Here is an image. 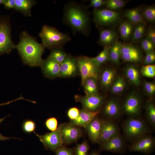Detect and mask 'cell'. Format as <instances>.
I'll use <instances>...</instances> for the list:
<instances>
[{
	"instance_id": "cell-35",
	"label": "cell",
	"mask_w": 155,
	"mask_h": 155,
	"mask_svg": "<svg viewBox=\"0 0 155 155\" xmlns=\"http://www.w3.org/2000/svg\"><path fill=\"white\" fill-rule=\"evenodd\" d=\"M141 74L143 76L153 78L155 76V65L154 64L146 65L142 66L141 69Z\"/></svg>"
},
{
	"instance_id": "cell-14",
	"label": "cell",
	"mask_w": 155,
	"mask_h": 155,
	"mask_svg": "<svg viewBox=\"0 0 155 155\" xmlns=\"http://www.w3.org/2000/svg\"><path fill=\"white\" fill-rule=\"evenodd\" d=\"M142 57L139 49L129 44H122L121 49V58L125 62L137 63L139 62Z\"/></svg>"
},
{
	"instance_id": "cell-7",
	"label": "cell",
	"mask_w": 155,
	"mask_h": 155,
	"mask_svg": "<svg viewBox=\"0 0 155 155\" xmlns=\"http://www.w3.org/2000/svg\"><path fill=\"white\" fill-rule=\"evenodd\" d=\"M61 124L58 126L55 131L47 133L43 135H39L34 133L39 138L46 149L55 151L60 147L63 146L61 132Z\"/></svg>"
},
{
	"instance_id": "cell-38",
	"label": "cell",
	"mask_w": 155,
	"mask_h": 155,
	"mask_svg": "<svg viewBox=\"0 0 155 155\" xmlns=\"http://www.w3.org/2000/svg\"><path fill=\"white\" fill-rule=\"evenodd\" d=\"M143 16L148 21L154 22L155 20V8L154 7H149L145 8L143 12Z\"/></svg>"
},
{
	"instance_id": "cell-6",
	"label": "cell",
	"mask_w": 155,
	"mask_h": 155,
	"mask_svg": "<svg viewBox=\"0 0 155 155\" xmlns=\"http://www.w3.org/2000/svg\"><path fill=\"white\" fill-rule=\"evenodd\" d=\"M16 49V45L12 41L10 26L6 17L0 18V56L10 53Z\"/></svg>"
},
{
	"instance_id": "cell-42",
	"label": "cell",
	"mask_w": 155,
	"mask_h": 155,
	"mask_svg": "<svg viewBox=\"0 0 155 155\" xmlns=\"http://www.w3.org/2000/svg\"><path fill=\"white\" fill-rule=\"evenodd\" d=\"M55 155H74L73 149L66 148L63 146L55 150Z\"/></svg>"
},
{
	"instance_id": "cell-47",
	"label": "cell",
	"mask_w": 155,
	"mask_h": 155,
	"mask_svg": "<svg viewBox=\"0 0 155 155\" xmlns=\"http://www.w3.org/2000/svg\"><path fill=\"white\" fill-rule=\"evenodd\" d=\"M15 0H6L3 4L5 7L7 9H14Z\"/></svg>"
},
{
	"instance_id": "cell-52",
	"label": "cell",
	"mask_w": 155,
	"mask_h": 155,
	"mask_svg": "<svg viewBox=\"0 0 155 155\" xmlns=\"http://www.w3.org/2000/svg\"><path fill=\"white\" fill-rule=\"evenodd\" d=\"M90 155H99L96 153H92Z\"/></svg>"
},
{
	"instance_id": "cell-1",
	"label": "cell",
	"mask_w": 155,
	"mask_h": 155,
	"mask_svg": "<svg viewBox=\"0 0 155 155\" xmlns=\"http://www.w3.org/2000/svg\"><path fill=\"white\" fill-rule=\"evenodd\" d=\"M16 45L23 63L31 67L40 66L44 48L26 32H22Z\"/></svg>"
},
{
	"instance_id": "cell-15",
	"label": "cell",
	"mask_w": 155,
	"mask_h": 155,
	"mask_svg": "<svg viewBox=\"0 0 155 155\" xmlns=\"http://www.w3.org/2000/svg\"><path fill=\"white\" fill-rule=\"evenodd\" d=\"M76 59L67 55L64 61L60 64L59 77L67 78L74 76L79 73Z\"/></svg>"
},
{
	"instance_id": "cell-51",
	"label": "cell",
	"mask_w": 155,
	"mask_h": 155,
	"mask_svg": "<svg viewBox=\"0 0 155 155\" xmlns=\"http://www.w3.org/2000/svg\"><path fill=\"white\" fill-rule=\"evenodd\" d=\"M6 0H0V5L3 4Z\"/></svg>"
},
{
	"instance_id": "cell-25",
	"label": "cell",
	"mask_w": 155,
	"mask_h": 155,
	"mask_svg": "<svg viewBox=\"0 0 155 155\" xmlns=\"http://www.w3.org/2000/svg\"><path fill=\"white\" fill-rule=\"evenodd\" d=\"M124 16L131 22L138 24H145L144 18L137 9L126 10L124 13Z\"/></svg>"
},
{
	"instance_id": "cell-41",
	"label": "cell",
	"mask_w": 155,
	"mask_h": 155,
	"mask_svg": "<svg viewBox=\"0 0 155 155\" xmlns=\"http://www.w3.org/2000/svg\"><path fill=\"white\" fill-rule=\"evenodd\" d=\"M143 86L145 92L148 95L152 96L154 95L155 92V84L154 82L145 81Z\"/></svg>"
},
{
	"instance_id": "cell-21",
	"label": "cell",
	"mask_w": 155,
	"mask_h": 155,
	"mask_svg": "<svg viewBox=\"0 0 155 155\" xmlns=\"http://www.w3.org/2000/svg\"><path fill=\"white\" fill-rule=\"evenodd\" d=\"M36 3L32 0H15L14 9L25 15L30 16L31 9Z\"/></svg>"
},
{
	"instance_id": "cell-11",
	"label": "cell",
	"mask_w": 155,
	"mask_h": 155,
	"mask_svg": "<svg viewBox=\"0 0 155 155\" xmlns=\"http://www.w3.org/2000/svg\"><path fill=\"white\" fill-rule=\"evenodd\" d=\"M155 140L147 134L133 141L129 148L130 152H137L145 154L150 152L154 148Z\"/></svg>"
},
{
	"instance_id": "cell-2",
	"label": "cell",
	"mask_w": 155,
	"mask_h": 155,
	"mask_svg": "<svg viewBox=\"0 0 155 155\" xmlns=\"http://www.w3.org/2000/svg\"><path fill=\"white\" fill-rule=\"evenodd\" d=\"M64 17L66 23L76 31L84 32L88 27L89 19L87 15L77 5L72 3L67 5Z\"/></svg>"
},
{
	"instance_id": "cell-31",
	"label": "cell",
	"mask_w": 155,
	"mask_h": 155,
	"mask_svg": "<svg viewBox=\"0 0 155 155\" xmlns=\"http://www.w3.org/2000/svg\"><path fill=\"white\" fill-rule=\"evenodd\" d=\"M97 80L93 78L87 79L83 85L86 94H92L98 93Z\"/></svg>"
},
{
	"instance_id": "cell-36",
	"label": "cell",
	"mask_w": 155,
	"mask_h": 155,
	"mask_svg": "<svg viewBox=\"0 0 155 155\" xmlns=\"http://www.w3.org/2000/svg\"><path fill=\"white\" fill-rule=\"evenodd\" d=\"M36 126V124L34 121L28 119L23 122L22 128L24 132L30 133L35 132Z\"/></svg>"
},
{
	"instance_id": "cell-17",
	"label": "cell",
	"mask_w": 155,
	"mask_h": 155,
	"mask_svg": "<svg viewBox=\"0 0 155 155\" xmlns=\"http://www.w3.org/2000/svg\"><path fill=\"white\" fill-rule=\"evenodd\" d=\"M100 112V110L96 111H91L83 108L80 110L78 117L74 120H71L69 123L77 127H82L85 128Z\"/></svg>"
},
{
	"instance_id": "cell-27",
	"label": "cell",
	"mask_w": 155,
	"mask_h": 155,
	"mask_svg": "<svg viewBox=\"0 0 155 155\" xmlns=\"http://www.w3.org/2000/svg\"><path fill=\"white\" fill-rule=\"evenodd\" d=\"M125 81L124 78L121 76L115 78L111 86V91L114 94L122 92L125 87Z\"/></svg>"
},
{
	"instance_id": "cell-33",
	"label": "cell",
	"mask_w": 155,
	"mask_h": 155,
	"mask_svg": "<svg viewBox=\"0 0 155 155\" xmlns=\"http://www.w3.org/2000/svg\"><path fill=\"white\" fill-rule=\"evenodd\" d=\"M125 4L122 0H108L106 1L105 5L107 9L114 11L123 7Z\"/></svg>"
},
{
	"instance_id": "cell-45",
	"label": "cell",
	"mask_w": 155,
	"mask_h": 155,
	"mask_svg": "<svg viewBox=\"0 0 155 155\" xmlns=\"http://www.w3.org/2000/svg\"><path fill=\"white\" fill-rule=\"evenodd\" d=\"M105 1H106L103 0H92L90 1L89 6L98 8L104 5Z\"/></svg>"
},
{
	"instance_id": "cell-48",
	"label": "cell",
	"mask_w": 155,
	"mask_h": 155,
	"mask_svg": "<svg viewBox=\"0 0 155 155\" xmlns=\"http://www.w3.org/2000/svg\"><path fill=\"white\" fill-rule=\"evenodd\" d=\"M25 100L28 101H29V100L25 99L22 96H21L17 98H16V99H15L13 100H12L9 101H8V102H7L5 103H0V106L5 105H7L9 104L12 102H13L15 101L18 100Z\"/></svg>"
},
{
	"instance_id": "cell-5",
	"label": "cell",
	"mask_w": 155,
	"mask_h": 155,
	"mask_svg": "<svg viewBox=\"0 0 155 155\" xmlns=\"http://www.w3.org/2000/svg\"><path fill=\"white\" fill-rule=\"evenodd\" d=\"M76 59L79 72L81 76L82 86L89 78H93L97 80L98 79L100 67L95 63L92 58L82 56Z\"/></svg>"
},
{
	"instance_id": "cell-50",
	"label": "cell",
	"mask_w": 155,
	"mask_h": 155,
	"mask_svg": "<svg viewBox=\"0 0 155 155\" xmlns=\"http://www.w3.org/2000/svg\"><path fill=\"white\" fill-rule=\"evenodd\" d=\"M9 115H8L6 117H5L2 118L0 119V124L4 120H5V119L7 117V116H8Z\"/></svg>"
},
{
	"instance_id": "cell-19",
	"label": "cell",
	"mask_w": 155,
	"mask_h": 155,
	"mask_svg": "<svg viewBox=\"0 0 155 155\" xmlns=\"http://www.w3.org/2000/svg\"><path fill=\"white\" fill-rule=\"evenodd\" d=\"M96 117L85 128L89 138L95 143H98L103 121V120Z\"/></svg>"
},
{
	"instance_id": "cell-8",
	"label": "cell",
	"mask_w": 155,
	"mask_h": 155,
	"mask_svg": "<svg viewBox=\"0 0 155 155\" xmlns=\"http://www.w3.org/2000/svg\"><path fill=\"white\" fill-rule=\"evenodd\" d=\"M141 105L140 96L136 94L132 93L125 98L121 107V110L129 117H136L140 112Z\"/></svg>"
},
{
	"instance_id": "cell-22",
	"label": "cell",
	"mask_w": 155,
	"mask_h": 155,
	"mask_svg": "<svg viewBox=\"0 0 155 155\" xmlns=\"http://www.w3.org/2000/svg\"><path fill=\"white\" fill-rule=\"evenodd\" d=\"M116 72L115 69L110 68L105 69L102 72L100 77L101 85L106 88L111 87L115 78Z\"/></svg>"
},
{
	"instance_id": "cell-39",
	"label": "cell",
	"mask_w": 155,
	"mask_h": 155,
	"mask_svg": "<svg viewBox=\"0 0 155 155\" xmlns=\"http://www.w3.org/2000/svg\"><path fill=\"white\" fill-rule=\"evenodd\" d=\"M44 124L46 128L51 131H55L58 127L57 119L54 117H51L47 119Z\"/></svg>"
},
{
	"instance_id": "cell-34",
	"label": "cell",
	"mask_w": 155,
	"mask_h": 155,
	"mask_svg": "<svg viewBox=\"0 0 155 155\" xmlns=\"http://www.w3.org/2000/svg\"><path fill=\"white\" fill-rule=\"evenodd\" d=\"M145 30L144 24H139L135 28L133 34L132 41L135 42L141 39L143 36Z\"/></svg>"
},
{
	"instance_id": "cell-23",
	"label": "cell",
	"mask_w": 155,
	"mask_h": 155,
	"mask_svg": "<svg viewBox=\"0 0 155 155\" xmlns=\"http://www.w3.org/2000/svg\"><path fill=\"white\" fill-rule=\"evenodd\" d=\"M117 33L114 30L105 29L101 31L100 33L99 41L104 46L109 45L114 42L117 38Z\"/></svg>"
},
{
	"instance_id": "cell-3",
	"label": "cell",
	"mask_w": 155,
	"mask_h": 155,
	"mask_svg": "<svg viewBox=\"0 0 155 155\" xmlns=\"http://www.w3.org/2000/svg\"><path fill=\"white\" fill-rule=\"evenodd\" d=\"M39 36L43 47L52 50L61 48L71 40L67 34L60 32L54 27L45 25L42 26Z\"/></svg>"
},
{
	"instance_id": "cell-32",
	"label": "cell",
	"mask_w": 155,
	"mask_h": 155,
	"mask_svg": "<svg viewBox=\"0 0 155 155\" xmlns=\"http://www.w3.org/2000/svg\"><path fill=\"white\" fill-rule=\"evenodd\" d=\"M66 53L60 48L52 50L49 57L60 64L67 57Z\"/></svg>"
},
{
	"instance_id": "cell-4",
	"label": "cell",
	"mask_w": 155,
	"mask_h": 155,
	"mask_svg": "<svg viewBox=\"0 0 155 155\" xmlns=\"http://www.w3.org/2000/svg\"><path fill=\"white\" fill-rule=\"evenodd\" d=\"M122 128L125 136L134 141L148 134L149 128L145 122L136 117H129L122 124Z\"/></svg>"
},
{
	"instance_id": "cell-37",
	"label": "cell",
	"mask_w": 155,
	"mask_h": 155,
	"mask_svg": "<svg viewBox=\"0 0 155 155\" xmlns=\"http://www.w3.org/2000/svg\"><path fill=\"white\" fill-rule=\"evenodd\" d=\"M89 149L88 144L84 141L80 144H77L74 150V155H87Z\"/></svg>"
},
{
	"instance_id": "cell-29",
	"label": "cell",
	"mask_w": 155,
	"mask_h": 155,
	"mask_svg": "<svg viewBox=\"0 0 155 155\" xmlns=\"http://www.w3.org/2000/svg\"><path fill=\"white\" fill-rule=\"evenodd\" d=\"M132 30L133 25L131 22L127 21L123 22L119 28L120 34L122 38L124 40L128 39L132 34Z\"/></svg>"
},
{
	"instance_id": "cell-20",
	"label": "cell",
	"mask_w": 155,
	"mask_h": 155,
	"mask_svg": "<svg viewBox=\"0 0 155 155\" xmlns=\"http://www.w3.org/2000/svg\"><path fill=\"white\" fill-rule=\"evenodd\" d=\"M121 111V107L119 102L114 99L108 100L105 104L103 109L104 115L109 119L117 118Z\"/></svg>"
},
{
	"instance_id": "cell-16",
	"label": "cell",
	"mask_w": 155,
	"mask_h": 155,
	"mask_svg": "<svg viewBox=\"0 0 155 155\" xmlns=\"http://www.w3.org/2000/svg\"><path fill=\"white\" fill-rule=\"evenodd\" d=\"M125 147L124 140L119 133L101 144L100 150L116 153L122 152Z\"/></svg>"
},
{
	"instance_id": "cell-43",
	"label": "cell",
	"mask_w": 155,
	"mask_h": 155,
	"mask_svg": "<svg viewBox=\"0 0 155 155\" xmlns=\"http://www.w3.org/2000/svg\"><path fill=\"white\" fill-rule=\"evenodd\" d=\"M155 61V53L153 51L146 53L144 63L145 65L152 64Z\"/></svg>"
},
{
	"instance_id": "cell-30",
	"label": "cell",
	"mask_w": 155,
	"mask_h": 155,
	"mask_svg": "<svg viewBox=\"0 0 155 155\" xmlns=\"http://www.w3.org/2000/svg\"><path fill=\"white\" fill-rule=\"evenodd\" d=\"M147 119L150 124L154 128L155 127V106L152 102H148L146 106Z\"/></svg>"
},
{
	"instance_id": "cell-9",
	"label": "cell",
	"mask_w": 155,
	"mask_h": 155,
	"mask_svg": "<svg viewBox=\"0 0 155 155\" xmlns=\"http://www.w3.org/2000/svg\"><path fill=\"white\" fill-rule=\"evenodd\" d=\"M75 98L77 102L81 103L83 108L91 111L99 110L104 100L103 97L98 93L86 94L84 96L76 95Z\"/></svg>"
},
{
	"instance_id": "cell-26",
	"label": "cell",
	"mask_w": 155,
	"mask_h": 155,
	"mask_svg": "<svg viewBox=\"0 0 155 155\" xmlns=\"http://www.w3.org/2000/svg\"><path fill=\"white\" fill-rule=\"evenodd\" d=\"M121 44V42L116 41L110 47L109 50L110 59L116 65H118L120 63Z\"/></svg>"
},
{
	"instance_id": "cell-18",
	"label": "cell",
	"mask_w": 155,
	"mask_h": 155,
	"mask_svg": "<svg viewBox=\"0 0 155 155\" xmlns=\"http://www.w3.org/2000/svg\"><path fill=\"white\" fill-rule=\"evenodd\" d=\"M40 66L47 78L54 79L59 77L60 64L48 57L42 60Z\"/></svg>"
},
{
	"instance_id": "cell-40",
	"label": "cell",
	"mask_w": 155,
	"mask_h": 155,
	"mask_svg": "<svg viewBox=\"0 0 155 155\" xmlns=\"http://www.w3.org/2000/svg\"><path fill=\"white\" fill-rule=\"evenodd\" d=\"M141 45L142 49L146 53L154 51V44L147 38L142 41Z\"/></svg>"
},
{
	"instance_id": "cell-13",
	"label": "cell",
	"mask_w": 155,
	"mask_h": 155,
	"mask_svg": "<svg viewBox=\"0 0 155 155\" xmlns=\"http://www.w3.org/2000/svg\"><path fill=\"white\" fill-rule=\"evenodd\" d=\"M119 133L118 126L112 120H103L98 143L102 144Z\"/></svg>"
},
{
	"instance_id": "cell-10",
	"label": "cell",
	"mask_w": 155,
	"mask_h": 155,
	"mask_svg": "<svg viewBox=\"0 0 155 155\" xmlns=\"http://www.w3.org/2000/svg\"><path fill=\"white\" fill-rule=\"evenodd\" d=\"M94 19L97 24L107 25L114 24L119 19V12L111 10L102 9H96L94 13Z\"/></svg>"
},
{
	"instance_id": "cell-49",
	"label": "cell",
	"mask_w": 155,
	"mask_h": 155,
	"mask_svg": "<svg viewBox=\"0 0 155 155\" xmlns=\"http://www.w3.org/2000/svg\"><path fill=\"white\" fill-rule=\"evenodd\" d=\"M10 139H17L16 138L8 137L3 135L0 133V141H3L6 140H8Z\"/></svg>"
},
{
	"instance_id": "cell-24",
	"label": "cell",
	"mask_w": 155,
	"mask_h": 155,
	"mask_svg": "<svg viewBox=\"0 0 155 155\" xmlns=\"http://www.w3.org/2000/svg\"><path fill=\"white\" fill-rule=\"evenodd\" d=\"M126 77L132 84L138 86L140 83L139 72L138 69L133 65H129L125 70Z\"/></svg>"
},
{
	"instance_id": "cell-12",
	"label": "cell",
	"mask_w": 155,
	"mask_h": 155,
	"mask_svg": "<svg viewBox=\"0 0 155 155\" xmlns=\"http://www.w3.org/2000/svg\"><path fill=\"white\" fill-rule=\"evenodd\" d=\"M61 132L63 144L76 141L82 135L81 130L70 123L61 124Z\"/></svg>"
},
{
	"instance_id": "cell-44",
	"label": "cell",
	"mask_w": 155,
	"mask_h": 155,
	"mask_svg": "<svg viewBox=\"0 0 155 155\" xmlns=\"http://www.w3.org/2000/svg\"><path fill=\"white\" fill-rule=\"evenodd\" d=\"M80 110L76 107H73L70 108L67 111V115L68 117L73 120L76 119L78 116Z\"/></svg>"
},
{
	"instance_id": "cell-28",
	"label": "cell",
	"mask_w": 155,
	"mask_h": 155,
	"mask_svg": "<svg viewBox=\"0 0 155 155\" xmlns=\"http://www.w3.org/2000/svg\"><path fill=\"white\" fill-rule=\"evenodd\" d=\"M109 46H104L103 49L96 57L92 58L95 63L99 67L110 60L109 50Z\"/></svg>"
},
{
	"instance_id": "cell-46",
	"label": "cell",
	"mask_w": 155,
	"mask_h": 155,
	"mask_svg": "<svg viewBox=\"0 0 155 155\" xmlns=\"http://www.w3.org/2000/svg\"><path fill=\"white\" fill-rule=\"evenodd\" d=\"M147 38L150 40L154 45L155 44V31L153 28H151L148 31Z\"/></svg>"
}]
</instances>
